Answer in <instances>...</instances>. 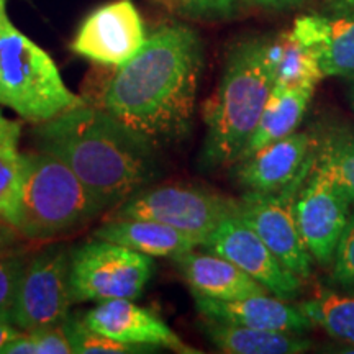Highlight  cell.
I'll return each instance as SVG.
<instances>
[{
	"instance_id": "obj_2",
	"label": "cell",
	"mask_w": 354,
	"mask_h": 354,
	"mask_svg": "<svg viewBox=\"0 0 354 354\" xmlns=\"http://www.w3.org/2000/svg\"><path fill=\"white\" fill-rule=\"evenodd\" d=\"M35 140L38 149L76 172L107 210L153 185L161 174L158 146L87 102L38 123Z\"/></svg>"
},
{
	"instance_id": "obj_22",
	"label": "cell",
	"mask_w": 354,
	"mask_h": 354,
	"mask_svg": "<svg viewBox=\"0 0 354 354\" xmlns=\"http://www.w3.org/2000/svg\"><path fill=\"white\" fill-rule=\"evenodd\" d=\"M21 127L0 112V216L13 227L20 225L24 153L20 151Z\"/></svg>"
},
{
	"instance_id": "obj_12",
	"label": "cell",
	"mask_w": 354,
	"mask_h": 354,
	"mask_svg": "<svg viewBox=\"0 0 354 354\" xmlns=\"http://www.w3.org/2000/svg\"><path fill=\"white\" fill-rule=\"evenodd\" d=\"M146 41L138 8L131 0H113L91 13L74 38L76 55L105 66L125 64Z\"/></svg>"
},
{
	"instance_id": "obj_32",
	"label": "cell",
	"mask_w": 354,
	"mask_h": 354,
	"mask_svg": "<svg viewBox=\"0 0 354 354\" xmlns=\"http://www.w3.org/2000/svg\"><path fill=\"white\" fill-rule=\"evenodd\" d=\"M330 6L338 12H354V0H330Z\"/></svg>"
},
{
	"instance_id": "obj_4",
	"label": "cell",
	"mask_w": 354,
	"mask_h": 354,
	"mask_svg": "<svg viewBox=\"0 0 354 354\" xmlns=\"http://www.w3.org/2000/svg\"><path fill=\"white\" fill-rule=\"evenodd\" d=\"M107 212L71 167L53 154L24 153L19 230L28 241H51Z\"/></svg>"
},
{
	"instance_id": "obj_16",
	"label": "cell",
	"mask_w": 354,
	"mask_h": 354,
	"mask_svg": "<svg viewBox=\"0 0 354 354\" xmlns=\"http://www.w3.org/2000/svg\"><path fill=\"white\" fill-rule=\"evenodd\" d=\"M268 295H251L234 300L194 297V300L198 312L209 320L290 333H305L312 328L313 323L299 307L287 304V300Z\"/></svg>"
},
{
	"instance_id": "obj_15",
	"label": "cell",
	"mask_w": 354,
	"mask_h": 354,
	"mask_svg": "<svg viewBox=\"0 0 354 354\" xmlns=\"http://www.w3.org/2000/svg\"><path fill=\"white\" fill-rule=\"evenodd\" d=\"M290 33L317 57L323 79L354 77V12L299 17Z\"/></svg>"
},
{
	"instance_id": "obj_35",
	"label": "cell",
	"mask_w": 354,
	"mask_h": 354,
	"mask_svg": "<svg viewBox=\"0 0 354 354\" xmlns=\"http://www.w3.org/2000/svg\"><path fill=\"white\" fill-rule=\"evenodd\" d=\"M349 99H351V104L354 105V84L351 86V92H349Z\"/></svg>"
},
{
	"instance_id": "obj_3",
	"label": "cell",
	"mask_w": 354,
	"mask_h": 354,
	"mask_svg": "<svg viewBox=\"0 0 354 354\" xmlns=\"http://www.w3.org/2000/svg\"><path fill=\"white\" fill-rule=\"evenodd\" d=\"M274 87L268 41L238 43L228 55L215 94L203 109L207 133L201 162L205 167L234 165L250 141Z\"/></svg>"
},
{
	"instance_id": "obj_11",
	"label": "cell",
	"mask_w": 354,
	"mask_h": 354,
	"mask_svg": "<svg viewBox=\"0 0 354 354\" xmlns=\"http://www.w3.org/2000/svg\"><path fill=\"white\" fill-rule=\"evenodd\" d=\"M295 220L312 258L331 264L351 216L353 203L338 185L310 171L295 198Z\"/></svg>"
},
{
	"instance_id": "obj_20",
	"label": "cell",
	"mask_w": 354,
	"mask_h": 354,
	"mask_svg": "<svg viewBox=\"0 0 354 354\" xmlns=\"http://www.w3.org/2000/svg\"><path fill=\"white\" fill-rule=\"evenodd\" d=\"M313 92L315 91L312 88H297V91H274L272 88L258 127L238 161L251 156L274 141L292 135L302 122Z\"/></svg>"
},
{
	"instance_id": "obj_9",
	"label": "cell",
	"mask_w": 354,
	"mask_h": 354,
	"mask_svg": "<svg viewBox=\"0 0 354 354\" xmlns=\"http://www.w3.org/2000/svg\"><path fill=\"white\" fill-rule=\"evenodd\" d=\"M313 153L300 174L276 192H250L238 201L236 215L259 234L284 268L300 279L312 274V254L305 246L295 220V198L312 171Z\"/></svg>"
},
{
	"instance_id": "obj_31",
	"label": "cell",
	"mask_w": 354,
	"mask_h": 354,
	"mask_svg": "<svg viewBox=\"0 0 354 354\" xmlns=\"http://www.w3.org/2000/svg\"><path fill=\"white\" fill-rule=\"evenodd\" d=\"M19 333L20 330L17 328V326H13L12 323L0 320V351H2V348L6 346L7 342H10L13 336H17Z\"/></svg>"
},
{
	"instance_id": "obj_5",
	"label": "cell",
	"mask_w": 354,
	"mask_h": 354,
	"mask_svg": "<svg viewBox=\"0 0 354 354\" xmlns=\"http://www.w3.org/2000/svg\"><path fill=\"white\" fill-rule=\"evenodd\" d=\"M0 104L25 120L43 123L86 104L71 92L53 57L0 17Z\"/></svg>"
},
{
	"instance_id": "obj_6",
	"label": "cell",
	"mask_w": 354,
	"mask_h": 354,
	"mask_svg": "<svg viewBox=\"0 0 354 354\" xmlns=\"http://www.w3.org/2000/svg\"><path fill=\"white\" fill-rule=\"evenodd\" d=\"M238 201L192 184L149 185L109 210L110 218L153 220L202 243L221 220L236 214Z\"/></svg>"
},
{
	"instance_id": "obj_33",
	"label": "cell",
	"mask_w": 354,
	"mask_h": 354,
	"mask_svg": "<svg viewBox=\"0 0 354 354\" xmlns=\"http://www.w3.org/2000/svg\"><path fill=\"white\" fill-rule=\"evenodd\" d=\"M251 2L259 3V6H269V7H277V6H289V3L297 2V0H251Z\"/></svg>"
},
{
	"instance_id": "obj_30",
	"label": "cell",
	"mask_w": 354,
	"mask_h": 354,
	"mask_svg": "<svg viewBox=\"0 0 354 354\" xmlns=\"http://www.w3.org/2000/svg\"><path fill=\"white\" fill-rule=\"evenodd\" d=\"M25 241H28L10 221L0 216V254L24 253Z\"/></svg>"
},
{
	"instance_id": "obj_18",
	"label": "cell",
	"mask_w": 354,
	"mask_h": 354,
	"mask_svg": "<svg viewBox=\"0 0 354 354\" xmlns=\"http://www.w3.org/2000/svg\"><path fill=\"white\" fill-rule=\"evenodd\" d=\"M94 238L118 243L151 258H177L201 248L196 238L153 220L109 218L94 232Z\"/></svg>"
},
{
	"instance_id": "obj_7",
	"label": "cell",
	"mask_w": 354,
	"mask_h": 354,
	"mask_svg": "<svg viewBox=\"0 0 354 354\" xmlns=\"http://www.w3.org/2000/svg\"><path fill=\"white\" fill-rule=\"evenodd\" d=\"M153 274L151 256L118 243L94 238L71 251V292L76 304L135 300Z\"/></svg>"
},
{
	"instance_id": "obj_27",
	"label": "cell",
	"mask_w": 354,
	"mask_h": 354,
	"mask_svg": "<svg viewBox=\"0 0 354 354\" xmlns=\"http://www.w3.org/2000/svg\"><path fill=\"white\" fill-rule=\"evenodd\" d=\"M333 277L339 286L346 287V289H354V203L348 227L344 230L338 248H336Z\"/></svg>"
},
{
	"instance_id": "obj_17",
	"label": "cell",
	"mask_w": 354,
	"mask_h": 354,
	"mask_svg": "<svg viewBox=\"0 0 354 354\" xmlns=\"http://www.w3.org/2000/svg\"><path fill=\"white\" fill-rule=\"evenodd\" d=\"M174 261L177 271L187 282L194 297L234 300L269 294L268 289L250 274L241 271L228 259L209 251L198 253L192 250L177 256Z\"/></svg>"
},
{
	"instance_id": "obj_21",
	"label": "cell",
	"mask_w": 354,
	"mask_h": 354,
	"mask_svg": "<svg viewBox=\"0 0 354 354\" xmlns=\"http://www.w3.org/2000/svg\"><path fill=\"white\" fill-rule=\"evenodd\" d=\"M268 57L272 68L274 91H315L317 84L323 79L317 57L290 30L268 41Z\"/></svg>"
},
{
	"instance_id": "obj_14",
	"label": "cell",
	"mask_w": 354,
	"mask_h": 354,
	"mask_svg": "<svg viewBox=\"0 0 354 354\" xmlns=\"http://www.w3.org/2000/svg\"><path fill=\"white\" fill-rule=\"evenodd\" d=\"M317 140L307 131L292 133L234 162L236 179L250 192H276L290 184L312 158Z\"/></svg>"
},
{
	"instance_id": "obj_29",
	"label": "cell",
	"mask_w": 354,
	"mask_h": 354,
	"mask_svg": "<svg viewBox=\"0 0 354 354\" xmlns=\"http://www.w3.org/2000/svg\"><path fill=\"white\" fill-rule=\"evenodd\" d=\"M184 10L196 15H223L232 10L236 0H174Z\"/></svg>"
},
{
	"instance_id": "obj_28",
	"label": "cell",
	"mask_w": 354,
	"mask_h": 354,
	"mask_svg": "<svg viewBox=\"0 0 354 354\" xmlns=\"http://www.w3.org/2000/svg\"><path fill=\"white\" fill-rule=\"evenodd\" d=\"M28 333L37 348V354H73V346H71L63 323L32 330Z\"/></svg>"
},
{
	"instance_id": "obj_34",
	"label": "cell",
	"mask_w": 354,
	"mask_h": 354,
	"mask_svg": "<svg viewBox=\"0 0 354 354\" xmlns=\"http://www.w3.org/2000/svg\"><path fill=\"white\" fill-rule=\"evenodd\" d=\"M6 0H0V17L6 15Z\"/></svg>"
},
{
	"instance_id": "obj_24",
	"label": "cell",
	"mask_w": 354,
	"mask_h": 354,
	"mask_svg": "<svg viewBox=\"0 0 354 354\" xmlns=\"http://www.w3.org/2000/svg\"><path fill=\"white\" fill-rule=\"evenodd\" d=\"M299 308L330 336L354 344V297L326 292L318 299L300 304Z\"/></svg>"
},
{
	"instance_id": "obj_23",
	"label": "cell",
	"mask_w": 354,
	"mask_h": 354,
	"mask_svg": "<svg viewBox=\"0 0 354 354\" xmlns=\"http://www.w3.org/2000/svg\"><path fill=\"white\" fill-rule=\"evenodd\" d=\"M312 169L338 185L354 203V133L335 131L315 143Z\"/></svg>"
},
{
	"instance_id": "obj_13",
	"label": "cell",
	"mask_w": 354,
	"mask_h": 354,
	"mask_svg": "<svg viewBox=\"0 0 354 354\" xmlns=\"http://www.w3.org/2000/svg\"><path fill=\"white\" fill-rule=\"evenodd\" d=\"M84 322L99 333L131 346L167 348L180 354L198 353L183 342V338L156 313L128 299L99 302L84 315Z\"/></svg>"
},
{
	"instance_id": "obj_25",
	"label": "cell",
	"mask_w": 354,
	"mask_h": 354,
	"mask_svg": "<svg viewBox=\"0 0 354 354\" xmlns=\"http://www.w3.org/2000/svg\"><path fill=\"white\" fill-rule=\"evenodd\" d=\"M63 325L74 354H125L145 351L143 348L120 343L107 335L99 333L91 328L84 318L76 315H69Z\"/></svg>"
},
{
	"instance_id": "obj_19",
	"label": "cell",
	"mask_w": 354,
	"mask_h": 354,
	"mask_svg": "<svg viewBox=\"0 0 354 354\" xmlns=\"http://www.w3.org/2000/svg\"><path fill=\"white\" fill-rule=\"evenodd\" d=\"M203 331L218 351L228 354H300L312 346L302 333L259 330L209 318Z\"/></svg>"
},
{
	"instance_id": "obj_10",
	"label": "cell",
	"mask_w": 354,
	"mask_h": 354,
	"mask_svg": "<svg viewBox=\"0 0 354 354\" xmlns=\"http://www.w3.org/2000/svg\"><path fill=\"white\" fill-rule=\"evenodd\" d=\"M201 248L250 274L274 297L292 300L302 289V279L284 268L259 234L236 214L221 220Z\"/></svg>"
},
{
	"instance_id": "obj_1",
	"label": "cell",
	"mask_w": 354,
	"mask_h": 354,
	"mask_svg": "<svg viewBox=\"0 0 354 354\" xmlns=\"http://www.w3.org/2000/svg\"><path fill=\"white\" fill-rule=\"evenodd\" d=\"M202 66V41L192 28L161 26L118 66L99 107L154 146L177 143L192 127Z\"/></svg>"
},
{
	"instance_id": "obj_26",
	"label": "cell",
	"mask_w": 354,
	"mask_h": 354,
	"mask_svg": "<svg viewBox=\"0 0 354 354\" xmlns=\"http://www.w3.org/2000/svg\"><path fill=\"white\" fill-rule=\"evenodd\" d=\"M26 253L0 254V320L12 323L17 287L26 263Z\"/></svg>"
},
{
	"instance_id": "obj_8",
	"label": "cell",
	"mask_w": 354,
	"mask_h": 354,
	"mask_svg": "<svg viewBox=\"0 0 354 354\" xmlns=\"http://www.w3.org/2000/svg\"><path fill=\"white\" fill-rule=\"evenodd\" d=\"M73 304L68 248L51 245L28 256L17 287L12 325L20 331L61 325Z\"/></svg>"
}]
</instances>
